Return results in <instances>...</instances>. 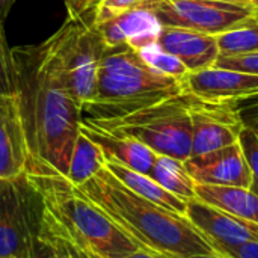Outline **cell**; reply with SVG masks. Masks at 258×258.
Wrapping results in <instances>:
<instances>
[{
  "mask_svg": "<svg viewBox=\"0 0 258 258\" xmlns=\"http://www.w3.org/2000/svg\"><path fill=\"white\" fill-rule=\"evenodd\" d=\"M91 2H95V3H98V2H101V0H91Z\"/></svg>",
  "mask_w": 258,
  "mask_h": 258,
  "instance_id": "36",
  "label": "cell"
},
{
  "mask_svg": "<svg viewBox=\"0 0 258 258\" xmlns=\"http://www.w3.org/2000/svg\"><path fill=\"white\" fill-rule=\"evenodd\" d=\"M216 2H230V3H251L249 0H216Z\"/></svg>",
  "mask_w": 258,
  "mask_h": 258,
  "instance_id": "33",
  "label": "cell"
},
{
  "mask_svg": "<svg viewBox=\"0 0 258 258\" xmlns=\"http://www.w3.org/2000/svg\"><path fill=\"white\" fill-rule=\"evenodd\" d=\"M15 0H0V20H5L12 8Z\"/></svg>",
  "mask_w": 258,
  "mask_h": 258,
  "instance_id": "30",
  "label": "cell"
},
{
  "mask_svg": "<svg viewBox=\"0 0 258 258\" xmlns=\"http://www.w3.org/2000/svg\"><path fill=\"white\" fill-rule=\"evenodd\" d=\"M219 252L228 258H258V242L243 243L234 248H222Z\"/></svg>",
  "mask_w": 258,
  "mask_h": 258,
  "instance_id": "29",
  "label": "cell"
},
{
  "mask_svg": "<svg viewBox=\"0 0 258 258\" xmlns=\"http://www.w3.org/2000/svg\"><path fill=\"white\" fill-rule=\"evenodd\" d=\"M145 0H101L97 3L94 24L110 20L125 11H130L136 6H141Z\"/></svg>",
  "mask_w": 258,
  "mask_h": 258,
  "instance_id": "26",
  "label": "cell"
},
{
  "mask_svg": "<svg viewBox=\"0 0 258 258\" xmlns=\"http://www.w3.org/2000/svg\"><path fill=\"white\" fill-rule=\"evenodd\" d=\"M195 198L240 219L258 224V197L249 189L195 183Z\"/></svg>",
  "mask_w": 258,
  "mask_h": 258,
  "instance_id": "17",
  "label": "cell"
},
{
  "mask_svg": "<svg viewBox=\"0 0 258 258\" xmlns=\"http://www.w3.org/2000/svg\"><path fill=\"white\" fill-rule=\"evenodd\" d=\"M163 27L189 29L207 35H221L255 15L252 3L216 0H145Z\"/></svg>",
  "mask_w": 258,
  "mask_h": 258,
  "instance_id": "8",
  "label": "cell"
},
{
  "mask_svg": "<svg viewBox=\"0 0 258 258\" xmlns=\"http://www.w3.org/2000/svg\"><path fill=\"white\" fill-rule=\"evenodd\" d=\"M27 144L15 97L0 98V180L14 178L27 169Z\"/></svg>",
  "mask_w": 258,
  "mask_h": 258,
  "instance_id": "15",
  "label": "cell"
},
{
  "mask_svg": "<svg viewBox=\"0 0 258 258\" xmlns=\"http://www.w3.org/2000/svg\"><path fill=\"white\" fill-rule=\"evenodd\" d=\"M215 67L237 70V71H243V73L257 74L258 76V51L257 53L240 54V56H218Z\"/></svg>",
  "mask_w": 258,
  "mask_h": 258,
  "instance_id": "27",
  "label": "cell"
},
{
  "mask_svg": "<svg viewBox=\"0 0 258 258\" xmlns=\"http://www.w3.org/2000/svg\"><path fill=\"white\" fill-rule=\"evenodd\" d=\"M157 41L168 53L177 56L189 73L213 67L219 56L215 35L180 27H163Z\"/></svg>",
  "mask_w": 258,
  "mask_h": 258,
  "instance_id": "16",
  "label": "cell"
},
{
  "mask_svg": "<svg viewBox=\"0 0 258 258\" xmlns=\"http://www.w3.org/2000/svg\"><path fill=\"white\" fill-rule=\"evenodd\" d=\"M51 222L92 258H121L141 249L63 177L29 174Z\"/></svg>",
  "mask_w": 258,
  "mask_h": 258,
  "instance_id": "4",
  "label": "cell"
},
{
  "mask_svg": "<svg viewBox=\"0 0 258 258\" xmlns=\"http://www.w3.org/2000/svg\"><path fill=\"white\" fill-rule=\"evenodd\" d=\"M94 26L106 47L127 44L135 50L156 42L163 30V24L159 21L156 14L144 5Z\"/></svg>",
  "mask_w": 258,
  "mask_h": 258,
  "instance_id": "12",
  "label": "cell"
},
{
  "mask_svg": "<svg viewBox=\"0 0 258 258\" xmlns=\"http://www.w3.org/2000/svg\"><path fill=\"white\" fill-rule=\"evenodd\" d=\"M30 258H92L74 242H71L47 216L36 237Z\"/></svg>",
  "mask_w": 258,
  "mask_h": 258,
  "instance_id": "21",
  "label": "cell"
},
{
  "mask_svg": "<svg viewBox=\"0 0 258 258\" xmlns=\"http://www.w3.org/2000/svg\"><path fill=\"white\" fill-rule=\"evenodd\" d=\"M80 132L101 148L106 160L116 162L145 175L151 174L157 154L145 144L128 136L103 130L85 119L80 121Z\"/></svg>",
  "mask_w": 258,
  "mask_h": 258,
  "instance_id": "14",
  "label": "cell"
},
{
  "mask_svg": "<svg viewBox=\"0 0 258 258\" xmlns=\"http://www.w3.org/2000/svg\"><path fill=\"white\" fill-rule=\"evenodd\" d=\"M76 187L141 249L156 257L192 258L221 254L186 216L133 194L106 166Z\"/></svg>",
  "mask_w": 258,
  "mask_h": 258,
  "instance_id": "2",
  "label": "cell"
},
{
  "mask_svg": "<svg viewBox=\"0 0 258 258\" xmlns=\"http://www.w3.org/2000/svg\"><path fill=\"white\" fill-rule=\"evenodd\" d=\"M184 89L206 100H237L258 92V76L237 70L209 67L187 73L183 80Z\"/></svg>",
  "mask_w": 258,
  "mask_h": 258,
  "instance_id": "13",
  "label": "cell"
},
{
  "mask_svg": "<svg viewBox=\"0 0 258 258\" xmlns=\"http://www.w3.org/2000/svg\"><path fill=\"white\" fill-rule=\"evenodd\" d=\"M67 5L68 20L42 44L71 97L82 109L95 92L98 67L106 44L94 21L85 18V6L80 9L76 5Z\"/></svg>",
  "mask_w": 258,
  "mask_h": 258,
  "instance_id": "5",
  "label": "cell"
},
{
  "mask_svg": "<svg viewBox=\"0 0 258 258\" xmlns=\"http://www.w3.org/2000/svg\"><path fill=\"white\" fill-rule=\"evenodd\" d=\"M141 56V59L154 71L168 76V77H174L177 80H184V77L187 76L189 70L187 67L174 54L168 53L160 44L159 41L151 42L144 45L142 48L136 50Z\"/></svg>",
  "mask_w": 258,
  "mask_h": 258,
  "instance_id": "23",
  "label": "cell"
},
{
  "mask_svg": "<svg viewBox=\"0 0 258 258\" xmlns=\"http://www.w3.org/2000/svg\"><path fill=\"white\" fill-rule=\"evenodd\" d=\"M121 258H159V257H156V255H153V254H150V252H147V251H144V249H138V251H135V252H132V254H128V255H125V257H121Z\"/></svg>",
  "mask_w": 258,
  "mask_h": 258,
  "instance_id": "31",
  "label": "cell"
},
{
  "mask_svg": "<svg viewBox=\"0 0 258 258\" xmlns=\"http://www.w3.org/2000/svg\"><path fill=\"white\" fill-rule=\"evenodd\" d=\"M184 92L181 80L150 68L127 44L106 47L92 98L82 106V118L94 122L113 121L165 98Z\"/></svg>",
  "mask_w": 258,
  "mask_h": 258,
  "instance_id": "3",
  "label": "cell"
},
{
  "mask_svg": "<svg viewBox=\"0 0 258 258\" xmlns=\"http://www.w3.org/2000/svg\"><path fill=\"white\" fill-rule=\"evenodd\" d=\"M150 177L178 198L186 201L195 198V181L189 175L184 162L178 159L157 154Z\"/></svg>",
  "mask_w": 258,
  "mask_h": 258,
  "instance_id": "20",
  "label": "cell"
},
{
  "mask_svg": "<svg viewBox=\"0 0 258 258\" xmlns=\"http://www.w3.org/2000/svg\"><path fill=\"white\" fill-rule=\"evenodd\" d=\"M219 56H240L258 51V20L255 17L216 36Z\"/></svg>",
  "mask_w": 258,
  "mask_h": 258,
  "instance_id": "22",
  "label": "cell"
},
{
  "mask_svg": "<svg viewBox=\"0 0 258 258\" xmlns=\"http://www.w3.org/2000/svg\"><path fill=\"white\" fill-rule=\"evenodd\" d=\"M44 219L42 195L27 172L0 180V258H30Z\"/></svg>",
  "mask_w": 258,
  "mask_h": 258,
  "instance_id": "7",
  "label": "cell"
},
{
  "mask_svg": "<svg viewBox=\"0 0 258 258\" xmlns=\"http://www.w3.org/2000/svg\"><path fill=\"white\" fill-rule=\"evenodd\" d=\"M15 97V71L12 60V48H9L3 20H0V98Z\"/></svg>",
  "mask_w": 258,
  "mask_h": 258,
  "instance_id": "24",
  "label": "cell"
},
{
  "mask_svg": "<svg viewBox=\"0 0 258 258\" xmlns=\"http://www.w3.org/2000/svg\"><path fill=\"white\" fill-rule=\"evenodd\" d=\"M184 166L194 181L200 184L249 189L252 183L251 171L239 142L206 154L190 156L184 160Z\"/></svg>",
  "mask_w": 258,
  "mask_h": 258,
  "instance_id": "10",
  "label": "cell"
},
{
  "mask_svg": "<svg viewBox=\"0 0 258 258\" xmlns=\"http://www.w3.org/2000/svg\"><path fill=\"white\" fill-rule=\"evenodd\" d=\"M104 166L106 157L101 148L80 132L70 159L67 180L74 186H82L97 175Z\"/></svg>",
  "mask_w": 258,
  "mask_h": 258,
  "instance_id": "19",
  "label": "cell"
},
{
  "mask_svg": "<svg viewBox=\"0 0 258 258\" xmlns=\"http://www.w3.org/2000/svg\"><path fill=\"white\" fill-rule=\"evenodd\" d=\"M234 104L240 113V118L243 121V124L252 118H257L258 116V92L257 94H252V95H248V97H242V98H237L234 100Z\"/></svg>",
  "mask_w": 258,
  "mask_h": 258,
  "instance_id": "28",
  "label": "cell"
},
{
  "mask_svg": "<svg viewBox=\"0 0 258 258\" xmlns=\"http://www.w3.org/2000/svg\"><path fill=\"white\" fill-rule=\"evenodd\" d=\"M15 100L27 144V174L67 178L82 110L44 44L12 48Z\"/></svg>",
  "mask_w": 258,
  "mask_h": 258,
  "instance_id": "1",
  "label": "cell"
},
{
  "mask_svg": "<svg viewBox=\"0 0 258 258\" xmlns=\"http://www.w3.org/2000/svg\"><path fill=\"white\" fill-rule=\"evenodd\" d=\"M106 169H109L116 180H119L127 189H130L133 194L139 195L141 198H145L166 210H171V212L186 216L187 201L183 198H178L174 194L163 189L150 175L136 172L130 168H125V166H122L116 162H110V160H106Z\"/></svg>",
  "mask_w": 258,
  "mask_h": 258,
  "instance_id": "18",
  "label": "cell"
},
{
  "mask_svg": "<svg viewBox=\"0 0 258 258\" xmlns=\"http://www.w3.org/2000/svg\"><path fill=\"white\" fill-rule=\"evenodd\" d=\"M186 218L219 251L258 242V224L240 219L197 198L187 201Z\"/></svg>",
  "mask_w": 258,
  "mask_h": 258,
  "instance_id": "11",
  "label": "cell"
},
{
  "mask_svg": "<svg viewBox=\"0 0 258 258\" xmlns=\"http://www.w3.org/2000/svg\"><path fill=\"white\" fill-rule=\"evenodd\" d=\"M192 258H228L225 255H221V254H203V255H195Z\"/></svg>",
  "mask_w": 258,
  "mask_h": 258,
  "instance_id": "32",
  "label": "cell"
},
{
  "mask_svg": "<svg viewBox=\"0 0 258 258\" xmlns=\"http://www.w3.org/2000/svg\"><path fill=\"white\" fill-rule=\"evenodd\" d=\"M239 144L242 147L243 156L251 171L252 183L249 190L258 197V135L249 127H243L239 136Z\"/></svg>",
  "mask_w": 258,
  "mask_h": 258,
  "instance_id": "25",
  "label": "cell"
},
{
  "mask_svg": "<svg viewBox=\"0 0 258 258\" xmlns=\"http://www.w3.org/2000/svg\"><path fill=\"white\" fill-rule=\"evenodd\" d=\"M192 156L206 154L239 142L245 124L234 100L192 97Z\"/></svg>",
  "mask_w": 258,
  "mask_h": 258,
  "instance_id": "9",
  "label": "cell"
},
{
  "mask_svg": "<svg viewBox=\"0 0 258 258\" xmlns=\"http://www.w3.org/2000/svg\"><path fill=\"white\" fill-rule=\"evenodd\" d=\"M192 97L184 89L178 95L113 121L94 122L82 119L103 130L133 138L150 147L156 154L184 162L192 156Z\"/></svg>",
  "mask_w": 258,
  "mask_h": 258,
  "instance_id": "6",
  "label": "cell"
},
{
  "mask_svg": "<svg viewBox=\"0 0 258 258\" xmlns=\"http://www.w3.org/2000/svg\"><path fill=\"white\" fill-rule=\"evenodd\" d=\"M254 17H255V20H258V8L255 9V15H254Z\"/></svg>",
  "mask_w": 258,
  "mask_h": 258,
  "instance_id": "35",
  "label": "cell"
},
{
  "mask_svg": "<svg viewBox=\"0 0 258 258\" xmlns=\"http://www.w3.org/2000/svg\"><path fill=\"white\" fill-rule=\"evenodd\" d=\"M249 2H251L255 8H258V0H249Z\"/></svg>",
  "mask_w": 258,
  "mask_h": 258,
  "instance_id": "34",
  "label": "cell"
}]
</instances>
